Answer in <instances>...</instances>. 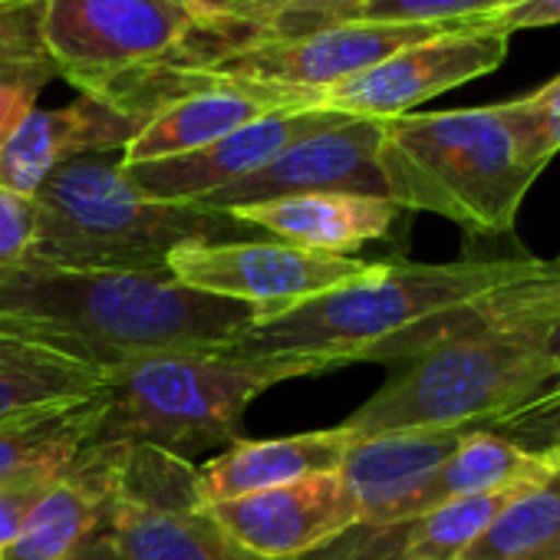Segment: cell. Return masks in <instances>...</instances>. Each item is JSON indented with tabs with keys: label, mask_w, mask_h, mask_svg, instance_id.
<instances>
[{
	"label": "cell",
	"mask_w": 560,
	"mask_h": 560,
	"mask_svg": "<svg viewBox=\"0 0 560 560\" xmlns=\"http://www.w3.org/2000/svg\"><path fill=\"white\" fill-rule=\"evenodd\" d=\"M560 280V260H380V267L273 320L254 324L228 353L301 357L320 373L350 363H406L488 317L514 311Z\"/></svg>",
	"instance_id": "1"
},
{
	"label": "cell",
	"mask_w": 560,
	"mask_h": 560,
	"mask_svg": "<svg viewBox=\"0 0 560 560\" xmlns=\"http://www.w3.org/2000/svg\"><path fill=\"white\" fill-rule=\"evenodd\" d=\"M257 311L201 294L162 270H60L27 264L0 284V324L100 370L145 353H228Z\"/></svg>",
	"instance_id": "2"
},
{
	"label": "cell",
	"mask_w": 560,
	"mask_h": 560,
	"mask_svg": "<svg viewBox=\"0 0 560 560\" xmlns=\"http://www.w3.org/2000/svg\"><path fill=\"white\" fill-rule=\"evenodd\" d=\"M560 314V280L534 301L412 357L340 425L360 442L396 432H478L530 406L547 380V330Z\"/></svg>",
	"instance_id": "3"
},
{
	"label": "cell",
	"mask_w": 560,
	"mask_h": 560,
	"mask_svg": "<svg viewBox=\"0 0 560 560\" xmlns=\"http://www.w3.org/2000/svg\"><path fill=\"white\" fill-rule=\"evenodd\" d=\"M544 168L514 103L383 119L380 172L389 201L468 234H508Z\"/></svg>",
	"instance_id": "4"
},
{
	"label": "cell",
	"mask_w": 560,
	"mask_h": 560,
	"mask_svg": "<svg viewBox=\"0 0 560 560\" xmlns=\"http://www.w3.org/2000/svg\"><path fill=\"white\" fill-rule=\"evenodd\" d=\"M34 264L60 270H162L185 244L267 237L231 211L145 198L113 155L60 165L34 191Z\"/></svg>",
	"instance_id": "5"
},
{
	"label": "cell",
	"mask_w": 560,
	"mask_h": 560,
	"mask_svg": "<svg viewBox=\"0 0 560 560\" xmlns=\"http://www.w3.org/2000/svg\"><path fill=\"white\" fill-rule=\"evenodd\" d=\"M301 357L145 353L106 370L93 442H132L188 458L234 445L244 409L277 383L317 376ZM90 442V445H93Z\"/></svg>",
	"instance_id": "6"
},
{
	"label": "cell",
	"mask_w": 560,
	"mask_h": 560,
	"mask_svg": "<svg viewBox=\"0 0 560 560\" xmlns=\"http://www.w3.org/2000/svg\"><path fill=\"white\" fill-rule=\"evenodd\" d=\"M106 530L129 560H254L198 498V468L152 445L122 442Z\"/></svg>",
	"instance_id": "7"
},
{
	"label": "cell",
	"mask_w": 560,
	"mask_h": 560,
	"mask_svg": "<svg viewBox=\"0 0 560 560\" xmlns=\"http://www.w3.org/2000/svg\"><path fill=\"white\" fill-rule=\"evenodd\" d=\"M195 24L182 0H47L44 40L60 80L103 93L165 60Z\"/></svg>",
	"instance_id": "8"
},
{
	"label": "cell",
	"mask_w": 560,
	"mask_h": 560,
	"mask_svg": "<svg viewBox=\"0 0 560 560\" xmlns=\"http://www.w3.org/2000/svg\"><path fill=\"white\" fill-rule=\"evenodd\" d=\"M165 267L172 270L175 280L201 294L247 304L257 311L260 320H273L334 288L370 277L380 267V260L337 257L277 237H264L185 244L168 254Z\"/></svg>",
	"instance_id": "9"
},
{
	"label": "cell",
	"mask_w": 560,
	"mask_h": 560,
	"mask_svg": "<svg viewBox=\"0 0 560 560\" xmlns=\"http://www.w3.org/2000/svg\"><path fill=\"white\" fill-rule=\"evenodd\" d=\"M508 40L511 37L485 31L478 24L448 31L337 83L320 96V106L363 119L409 116L419 103L494 73L508 57Z\"/></svg>",
	"instance_id": "10"
},
{
	"label": "cell",
	"mask_w": 560,
	"mask_h": 560,
	"mask_svg": "<svg viewBox=\"0 0 560 560\" xmlns=\"http://www.w3.org/2000/svg\"><path fill=\"white\" fill-rule=\"evenodd\" d=\"M380 142H383V119L340 113L330 126L304 136L301 142L288 145L273 162L257 168L254 175L208 195L198 205L211 211H234L260 201L320 195V191L389 198L380 172Z\"/></svg>",
	"instance_id": "11"
},
{
	"label": "cell",
	"mask_w": 560,
	"mask_h": 560,
	"mask_svg": "<svg viewBox=\"0 0 560 560\" xmlns=\"http://www.w3.org/2000/svg\"><path fill=\"white\" fill-rule=\"evenodd\" d=\"M208 508L254 560H298L360 524L357 501L337 471Z\"/></svg>",
	"instance_id": "12"
},
{
	"label": "cell",
	"mask_w": 560,
	"mask_h": 560,
	"mask_svg": "<svg viewBox=\"0 0 560 560\" xmlns=\"http://www.w3.org/2000/svg\"><path fill=\"white\" fill-rule=\"evenodd\" d=\"M337 116L340 113L327 106L277 109L198 152L162 159V162H145V165H122V172L145 198L198 205L208 195L254 175L257 168L273 162L288 145L330 126Z\"/></svg>",
	"instance_id": "13"
},
{
	"label": "cell",
	"mask_w": 560,
	"mask_h": 560,
	"mask_svg": "<svg viewBox=\"0 0 560 560\" xmlns=\"http://www.w3.org/2000/svg\"><path fill=\"white\" fill-rule=\"evenodd\" d=\"M142 119L106 93H80L57 109H34L0 149V188L34 198V191L67 162L113 155L136 139Z\"/></svg>",
	"instance_id": "14"
},
{
	"label": "cell",
	"mask_w": 560,
	"mask_h": 560,
	"mask_svg": "<svg viewBox=\"0 0 560 560\" xmlns=\"http://www.w3.org/2000/svg\"><path fill=\"white\" fill-rule=\"evenodd\" d=\"M122 442L86 445L40 494L0 560H63L106 530Z\"/></svg>",
	"instance_id": "15"
},
{
	"label": "cell",
	"mask_w": 560,
	"mask_h": 560,
	"mask_svg": "<svg viewBox=\"0 0 560 560\" xmlns=\"http://www.w3.org/2000/svg\"><path fill=\"white\" fill-rule=\"evenodd\" d=\"M521 491L527 488L455 501L409 521L353 524L330 544L298 560H458L485 524Z\"/></svg>",
	"instance_id": "16"
},
{
	"label": "cell",
	"mask_w": 560,
	"mask_h": 560,
	"mask_svg": "<svg viewBox=\"0 0 560 560\" xmlns=\"http://www.w3.org/2000/svg\"><path fill=\"white\" fill-rule=\"evenodd\" d=\"M353 442L357 439L343 425L260 442L237 439L198 468V498L205 504H221L267 488L330 475L340 468Z\"/></svg>",
	"instance_id": "17"
},
{
	"label": "cell",
	"mask_w": 560,
	"mask_h": 560,
	"mask_svg": "<svg viewBox=\"0 0 560 560\" xmlns=\"http://www.w3.org/2000/svg\"><path fill=\"white\" fill-rule=\"evenodd\" d=\"M231 214L264 231L267 237L320 254L353 257V250H360L363 244L383 241L399 221L402 208L393 205L389 198L320 191V195H298V198H277V201L234 208Z\"/></svg>",
	"instance_id": "18"
},
{
	"label": "cell",
	"mask_w": 560,
	"mask_h": 560,
	"mask_svg": "<svg viewBox=\"0 0 560 560\" xmlns=\"http://www.w3.org/2000/svg\"><path fill=\"white\" fill-rule=\"evenodd\" d=\"M468 432H396L353 442L337 475L357 501L360 524L402 521L406 501Z\"/></svg>",
	"instance_id": "19"
},
{
	"label": "cell",
	"mask_w": 560,
	"mask_h": 560,
	"mask_svg": "<svg viewBox=\"0 0 560 560\" xmlns=\"http://www.w3.org/2000/svg\"><path fill=\"white\" fill-rule=\"evenodd\" d=\"M106 393V370L0 324V425L73 409Z\"/></svg>",
	"instance_id": "20"
},
{
	"label": "cell",
	"mask_w": 560,
	"mask_h": 560,
	"mask_svg": "<svg viewBox=\"0 0 560 560\" xmlns=\"http://www.w3.org/2000/svg\"><path fill=\"white\" fill-rule=\"evenodd\" d=\"M550 471H553L550 462L530 455L527 448L514 445L511 439L498 432L478 429V432H468L452 448V455L419 485V491L402 508V521L455 504V501L481 498V494L534 488L547 481Z\"/></svg>",
	"instance_id": "21"
},
{
	"label": "cell",
	"mask_w": 560,
	"mask_h": 560,
	"mask_svg": "<svg viewBox=\"0 0 560 560\" xmlns=\"http://www.w3.org/2000/svg\"><path fill=\"white\" fill-rule=\"evenodd\" d=\"M44 11L47 0H0V149L60 80L44 40Z\"/></svg>",
	"instance_id": "22"
},
{
	"label": "cell",
	"mask_w": 560,
	"mask_h": 560,
	"mask_svg": "<svg viewBox=\"0 0 560 560\" xmlns=\"http://www.w3.org/2000/svg\"><path fill=\"white\" fill-rule=\"evenodd\" d=\"M103 396L40 419L0 425V481L57 478L93 442Z\"/></svg>",
	"instance_id": "23"
},
{
	"label": "cell",
	"mask_w": 560,
	"mask_h": 560,
	"mask_svg": "<svg viewBox=\"0 0 560 560\" xmlns=\"http://www.w3.org/2000/svg\"><path fill=\"white\" fill-rule=\"evenodd\" d=\"M458 560H560V468L514 494Z\"/></svg>",
	"instance_id": "24"
},
{
	"label": "cell",
	"mask_w": 560,
	"mask_h": 560,
	"mask_svg": "<svg viewBox=\"0 0 560 560\" xmlns=\"http://www.w3.org/2000/svg\"><path fill=\"white\" fill-rule=\"evenodd\" d=\"M504 0H357L350 8H340L334 14H324L298 31H314L324 24H340V21H383V24H468L481 21L491 11H498ZM228 34V31H224Z\"/></svg>",
	"instance_id": "25"
},
{
	"label": "cell",
	"mask_w": 560,
	"mask_h": 560,
	"mask_svg": "<svg viewBox=\"0 0 560 560\" xmlns=\"http://www.w3.org/2000/svg\"><path fill=\"white\" fill-rule=\"evenodd\" d=\"M350 4L357 0H250L228 18L205 21V27L228 34H288Z\"/></svg>",
	"instance_id": "26"
},
{
	"label": "cell",
	"mask_w": 560,
	"mask_h": 560,
	"mask_svg": "<svg viewBox=\"0 0 560 560\" xmlns=\"http://www.w3.org/2000/svg\"><path fill=\"white\" fill-rule=\"evenodd\" d=\"M488 432H498V435L511 439L514 445L527 448L530 455L560 468V396H550L544 402H530L517 412H508L498 422H491Z\"/></svg>",
	"instance_id": "27"
},
{
	"label": "cell",
	"mask_w": 560,
	"mask_h": 560,
	"mask_svg": "<svg viewBox=\"0 0 560 560\" xmlns=\"http://www.w3.org/2000/svg\"><path fill=\"white\" fill-rule=\"evenodd\" d=\"M37 244L34 198L0 188V284L14 280L31 260Z\"/></svg>",
	"instance_id": "28"
},
{
	"label": "cell",
	"mask_w": 560,
	"mask_h": 560,
	"mask_svg": "<svg viewBox=\"0 0 560 560\" xmlns=\"http://www.w3.org/2000/svg\"><path fill=\"white\" fill-rule=\"evenodd\" d=\"M517 106H521V116H524L530 136H534V145L550 162L560 152V77H553L537 93L521 96Z\"/></svg>",
	"instance_id": "29"
},
{
	"label": "cell",
	"mask_w": 560,
	"mask_h": 560,
	"mask_svg": "<svg viewBox=\"0 0 560 560\" xmlns=\"http://www.w3.org/2000/svg\"><path fill=\"white\" fill-rule=\"evenodd\" d=\"M560 24V0H504L498 11L481 18L485 31L511 37L514 31H530V27H550Z\"/></svg>",
	"instance_id": "30"
},
{
	"label": "cell",
	"mask_w": 560,
	"mask_h": 560,
	"mask_svg": "<svg viewBox=\"0 0 560 560\" xmlns=\"http://www.w3.org/2000/svg\"><path fill=\"white\" fill-rule=\"evenodd\" d=\"M50 481H54V478H37V481H0V550H4V547L18 537L24 517L34 511V504L40 501V494L47 491Z\"/></svg>",
	"instance_id": "31"
},
{
	"label": "cell",
	"mask_w": 560,
	"mask_h": 560,
	"mask_svg": "<svg viewBox=\"0 0 560 560\" xmlns=\"http://www.w3.org/2000/svg\"><path fill=\"white\" fill-rule=\"evenodd\" d=\"M63 560H129V557L122 553V547L116 544V537L109 530H103V534L90 537L83 547H77L73 553H67Z\"/></svg>",
	"instance_id": "32"
},
{
	"label": "cell",
	"mask_w": 560,
	"mask_h": 560,
	"mask_svg": "<svg viewBox=\"0 0 560 560\" xmlns=\"http://www.w3.org/2000/svg\"><path fill=\"white\" fill-rule=\"evenodd\" d=\"M544 347H547V360H550V380H547L544 393H540L534 402H544V399H550V396H560V314L553 317Z\"/></svg>",
	"instance_id": "33"
},
{
	"label": "cell",
	"mask_w": 560,
	"mask_h": 560,
	"mask_svg": "<svg viewBox=\"0 0 560 560\" xmlns=\"http://www.w3.org/2000/svg\"><path fill=\"white\" fill-rule=\"evenodd\" d=\"M182 4L195 14L198 24H205V21H218V18L234 14L237 8L250 4V0H182Z\"/></svg>",
	"instance_id": "34"
}]
</instances>
